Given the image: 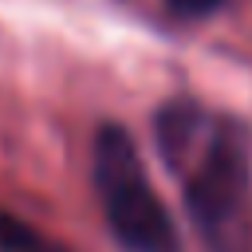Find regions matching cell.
I'll list each match as a JSON object with an SVG mask.
<instances>
[{
  "label": "cell",
  "mask_w": 252,
  "mask_h": 252,
  "mask_svg": "<svg viewBox=\"0 0 252 252\" xmlns=\"http://www.w3.org/2000/svg\"><path fill=\"white\" fill-rule=\"evenodd\" d=\"M91 177L102 217L126 252H177V228L165 213V201L154 189L134 138L118 122L98 126Z\"/></svg>",
  "instance_id": "7a4b0ae2"
},
{
  "label": "cell",
  "mask_w": 252,
  "mask_h": 252,
  "mask_svg": "<svg viewBox=\"0 0 252 252\" xmlns=\"http://www.w3.org/2000/svg\"><path fill=\"white\" fill-rule=\"evenodd\" d=\"M169 8L177 16H185V20H193V16H209L217 8V0H169Z\"/></svg>",
  "instance_id": "277c9868"
},
{
  "label": "cell",
  "mask_w": 252,
  "mask_h": 252,
  "mask_svg": "<svg viewBox=\"0 0 252 252\" xmlns=\"http://www.w3.org/2000/svg\"><path fill=\"white\" fill-rule=\"evenodd\" d=\"M0 252H67V248L47 232H39L35 224L20 220L16 213L0 209Z\"/></svg>",
  "instance_id": "3957f363"
},
{
  "label": "cell",
  "mask_w": 252,
  "mask_h": 252,
  "mask_svg": "<svg viewBox=\"0 0 252 252\" xmlns=\"http://www.w3.org/2000/svg\"><path fill=\"white\" fill-rule=\"evenodd\" d=\"M158 150L209 252H252V134L240 118L173 98L154 118Z\"/></svg>",
  "instance_id": "6da1fadb"
}]
</instances>
